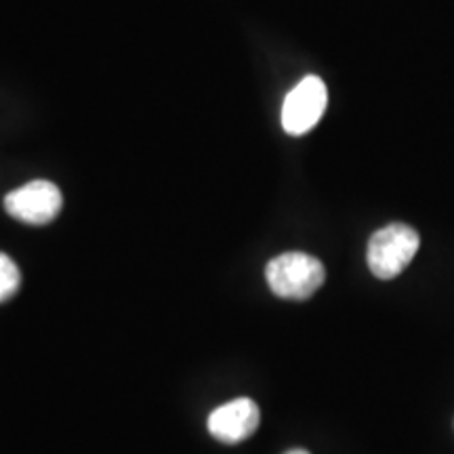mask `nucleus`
I'll list each match as a JSON object with an SVG mask.
<instances>
[{
    "instance_id": "nucleus-2",
    "label": "nucleus",
    "mask_w": 454,
    "mask_h": 454,
    "mask_svg": "<svg viewBox=\"0 0 454 454\" xmlns=\"http://www.w3.org/2000/svg\"><path fill=\"white\" fill-rule=\"evenodd\" d=\"M419 247H421V238L411 225H385L379 231H374L371 242H368V268L381 280H391L408 268Z\"/></svg>"
},
{
    "instance_id": "nucleus-5",
    "label": "nucleus",
    "mask_w": 454,
    "mask_h": 454,
    "mask_svg": "<svg viewBox=\"0 0 454 454\" xmlns=\"http://www.w3.org/2000/svg\"><path fill=\"white\" fill-rule=\"evenodd\" d=\"M259 406L248 397H238V400L227 402L208 417V431L213 438L223 444H238L257 431L259 427Z\"/></svg>"
},
{
    "instance_id": "nucleus-7",
    "label": "nucleus",
    "mask_w": 454,
    "mask_h": 454,
    "mask_svg": "<svg viewBox=\"0 0 454 454\" xmlns=\"http://www.w3.org/2000/svg\"><path fill=\"white\" fill-rule=\"evenodd\" d=\"M286 454H309L308 450H301V448H294V450H288Z\"/></svg>"
},
{
    "instance_id": "nucleus-1",
    "label": "nucleus",
    "mask_w": 454,
    "mask_h": 454,
    "mask_svg": "<svg viewBox=\"0 0 454 454\" xmlns=\"http://www.w3.org/2000/svg\"><path fill=\"white\" fill-rule=\"evenodd\" d=\"M265 278L278 297L305 301L320 291L326 271L322 261L308 253H282L270 261Z\"/></svg>"
},
{
    "instance_id": "nucleus-3",
    "label": "nucleus",
    "mask_w": 454,
    "mask_h": 454,
    "mask_svg": "<svg viewBox=\"0 0 454 454\" xmlns=\"http://www.w3.org/2000/svg\"><path fill=\"white\" fill-rule=\"evenodd\" d=\"M64 207L59 187L51 181L38 179L17 187L4 198V208L11 217L30 225H47Z\"/></svg>"
},
{
    "instance_id": "nucleus-6",
    "label": "nucleus",
    "mask_w": 454,
    "mask_h": 454,
    "mask_svg": "<svg viewBox=\"0 0 454 454\" xmlns=\"http://www.w3.org/2000/svg\"><path fill=\"white\" fill-rule=\"evenodd\" d=\"M21 276L20 270H17L15 261L7 257L4 253H0V303L13 297L20 288Z\"/></svg>"
},
{
    "instance_id": "nucleus-4",
    "label": "nucleus",
    "mask_w": 454,
    "mask_h": 454,
    "mask_svg": "<svg viewBox=\"0 0 454 454\" xmlns=\"http://www.w3.org/2000/svg\"><path fill=\"white\" fill-rule=\"evenodd\" d=\"M326 84L322 78H303L291 93L286 95L282 106V127L288 135H305L320 122L326 110Z\"/></svg>"
}]
</instances>
